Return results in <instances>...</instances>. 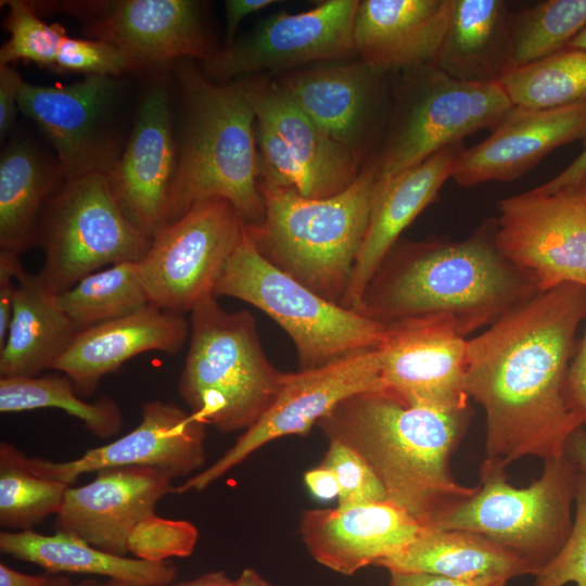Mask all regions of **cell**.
I'll return each mask as SVG.
<instances>
[{
    "label": "cell",
    "instance_id": "7c38bea8",
    "mask_svg": "<svg viewBox=\"0 0 586 586\" xmlns=\"http://www.w3.org/2000/svg\"><path fill=\"white\" fill-rule=\"evenodd\" d=\"M359 0H328L300 12L270 15L206 60L202 73L217 84L271 76L309 64L357 56L354 20Z\"/></svg>",
    "mask_w": 586,
    "mask_h": 586
},
{
    "label": "cell",
    "instance_id": "11a10c76",
    "mask_svg": "<svg viewBox=\"0 0 586 586\" xmlns=\"http://www.w3.org/2000/svg\"><path fill=\"white\" fill-rule=\"evenodd\" d=\"M76 586H143V585L125 582L120 579L107 578V581L105 582H99L97 579H86L76 584Z\"/></svg>",
    "mask_w": 586,
    "mask_h": 586
},
{
    "label": "cell",
    "instance_id": "9a60e30c",
    "mask_svg": "<svg viewBox=\"0 0 586 586\" xmlns=\"http://www.w3.org/2000/svg\"><path fill=\"white\" fill-rule=\"evenodd\" d=\"M122 91L115 77L85 76L66 86L24 81L18 110L47 136L64 180L114 168L124 150L116 116Z\"/></svg>",
    "mask_w": 586,
    "mask_h": 586
},
{
    "label": "cell",
    "instance_id": "7dc6e473",
    "mask_svg": "<svg viewBox=\"0 0 586 586\" xmlns=\"http://www.w3.org/2000/svg\"><path fill=\"white\" fill-rule=\"evenodd\" d=\"M586 177V137L581 154L561 173L546 183L534 188L538 192L555 193L577 188Z\"/></svg>",
    "mask_w": 586,
    "mask_h": 586
},
{
    "label": "cell",
    "instance_id": "6f0895ef",
    "mask_svg": "<svg viewBox=\"0 0 586 586\" xmlns=\"http://www.w3.org/2000/svg\"><path fill=\"white\" fill-rule=\"evenodd\" d=\"M47 586H76V585L73 584L67 577L58 575V576H50V579Z\"/></svg>",
    "mask_w": 586,
    "mask_h": 586
},
{
    "label": "cell",
    "instance_id": "681fc988",
    "mask_svg": "<svg viewBox=\"0 0 586 586\" xmlns=\"http://www.w3.org/2000/svg\"><path fill=\"white\" fill-rule=\"evenodd\" d=\"M304 482L309 492L318 499L331 500L339 495L334 473L320 464L304 474Z\"/></svg>",
    "mask_w": 586,
    "mask_h": 586
},
{
    "label": "cell",
    "instance_id": "d6986e66",
    "mask_svg": "<svg viewBox=\"0 0 586 586\" xmlns=\"http://www.w3.org/2000/svg\"><path fill=\"white\" fill-rule=\"evenodd\" d=\"M177 158L169 91L157 79L143 93L124 150L106 175L126 217L150 239L167 222Z\"/></svg>",
    "mask_w": 586,
    "mask_h": 586
},
{
    "label": "cell",
    "instance_id": "680465c9",
    "mask_svg": "<svg viewBox=\"0 0 586 586\" xmlns=\"http://www.w3.org/2000/svg\"><path fill=\"white\" fill-rule=\"evenodd\" d=\"M578 188L581 189L584 198H585V201H586V177L585 179L582 181V183L578 186Z\"/></svg>",
    "mask_w": 586,
    "mask_h": 586
},
{
    "label": "cell",
    "instance_id": "484cf974",
    "mask_svg": "<svg viewBox=\"0 0 586 586\" xmlns=\"http://www.w3.org/2000/svg\"><path fill=\"white\" fill-rule=\"evenodd\" d=\"M451 0H362L354 20L359 60L384 74L433 65Z\"/></svg>",
    "mask_w": 586,
    "mask_h": 586
},
{
    "label": "cell",
    "instance_id": "816d5d0a",
    "mask_svg": "<svg viewBox=\"0 0 586 586\" xmlns=\"http://www.w3.org/2000/svg\"><path fill=\"white\" fill-rule=\"evenodd\" d=\"M565 453L573 460L577 470L586 474V429L584 426H579L573 432Z\"/></svg>",
    "mask_w": 586,
    "mask_h": 586
},
{
    "label": "cell",
    "instance_id": "2e32d148",
    "mask_svg": "<svg viewBox=\"0 0 586 586\" xmlns=\"http://www.w3.org/2000/svg\"><path fill=\"white\" fill-rule=\"evenodd\" d=\"M381 391L379 348L317 369L290 372L278 398L259 421L212 466L174 486L171 494L201 492L271 441L307 434L345 398Z\"/></svg>",
    "mask_w": 586,
    "mask_h": 586
},
{
    "label": "cell",
    "instance_id": "ee69618b",
    "mask_svg": "<svg viewBox=\"0 0 586 586\" xmlns=\"http://www.w3.org/2000/svg\"><path fill=\"white\" fill-rule=\"evenodd\" d=\"M24 80L9 64H0V139L13 129L18 110V98Z\"/></svg>",
    "mask_w": 586,
    "mask_h": 586
},
{
    "label": "cell",
    "instance_id": "44dd1931",
    "mask_svg": "<svg viewBox=\"0 0 586 586\" xmlns=\"http://www.w3.org/2000/svg\"><path fill=\"white\" fill-rule=\"evenodd\" d=\"M382 73L362 61H335L284 73L277 81L330 137L361 160L382 120Z\"/></svg>",
    "mask_w": 586,
    "mask_h": 586
},
{
    "label": "cell",
    "instance_id": "60d3db41",
    "mask_svg": "<svg viewBox=\"0 0 586 586\" xmlns=\"http://www.w3.org/2000/svg\"><path fill=\"white\" fill-rule=\"evenodd\" d=\"M141 69L143 67L137 60L112 43L67 35L61 41L54 67L58 72L115 78Z\"/></svg>",
    "mask_w": 586,
    "mask_h": 586
},
{
    "label": "cell",
    "instance_id": "ffe728a7",
    "mask_svg": "<svg viewBox=\"0 0 586 586\" xmlns=\"http://www.w3.org/2000/svg\"><path fill=\"white\" fill-rule=\"evenodd\" d=\"M173 479L149 467L99 470L82 486H68L55 515V532L81 539L103 551L127 556L132 528L154 513L173 491Z\"/></svg>",
    "mask_w": 586,
    "mask_h": 586
},
{
    "label": "cell",
    "instance_id": "f6af8a7d",
    "mask_svg": "<svg viewBox=\"0 0 586 586\" xmlns=\"http://www.w3.org/2000/svg\"><path fill=\"white\" fill-rule=\"evenodd\" d=\"M566 397L572 410L586 424V323L583 337L566 375Z\"/></svg>",
    "mask_w": 586,
    "mask_h": 586
},
{
    "label": "cell",
    "instance_id": "5b68a950",
    "mask_svg": "<svg viewBox=\"0 0 586 586\" xmlns=\"http://www.w3.org/2000/svg\"><path fill=\"white\" fill-rule=\"evenodd\" d=\"M377 180L375 158L347 189L324 199L259 178L265 216L245 226L247 234L275 267L341 305L366 237Z\"/></svg>",
    "mask_w": 586,
    "mask_h": 586
},
{
    "label": "cell",
    "instance_id": "836d02e7",
    "mask_svg": "<svg viewBox=\"0 0 586 586\" xmlns=\"http://www.w3.org/2000/svg\"><path fill=\"white\" fill-rule=\"evenodd\" d=\"M56 302L79 330L124 317L151 304L138 262L118 263L92 272L56 294Z\"/></svg>",
    "mask_w": 586,
    "mask_h": 586
},
{
    "label": "cell",
    "instance_id": "d6a6232c",
    "mask_svg": "<svg viewBox=\"0 0 586 586\" xmlns=\"http://www.w3.org/2000/svg\"><path fill=\"white\" fill-rule=\"evenodd\" d=\"M58 408L82 422L100 438H109L122 430L123 415L109 396L89 403L80 398L66 375L44 374L33 378H0L2 413Z\"/></svg>",
    "mask_w": 586,
    "mask_h": 586
},
{
    "label": "cell",
    "instance_id": "3957f363",
    "mask_svg": "<svg viewBox=\"0 0 586 586\" xmlns=\"http://www.w3.org/2000/svg\"><path fill=\"white\" fill-rule=\"evenodd\" d=\"M467 421L468 410L410 407L381 391L345 398L317 426L329 442H340L362 456L388 502L430 527L476 489L456 482L449 468Z\"/></svg>",
    "mask_w": 586,
    "mask_h": 586
},
{
    "label": "cell",
    "instance_id": "52a82bcc",
    "mask_svg": "<svg viewBox=\"0 0 586 586\" xmlns=\"http://www.w3.org/2000/svg\"><path fill=\"white\" fill-rule=\"evenodd\" d=\"M213 293L246 302L275 320L295 345L298 371L377 349L384 339L385 326L321 297L269 263L246 227Z\"/></svg>",
    "mask_w": 586,
    "mask_h": 586
},
{
    "label": "cell",
    "instance_id": "7bdbcfd3",
    "mask_svg": "<svg viewBox=\"0 0 586 586\" xmlns=\"http://www.w3.org/2000/svg\"><path fill=\"white\" fill-rule=\"evenodd\" d=\"M21 267L20 255L0 250V349L8 337Z\"/></svg>",
    "mask_w": 586,
    "mask_h": 586
},
{
    "label": "cell",
    "instance_id": "7a4b0ae2",
    "mask_svg": "<svg viewBox=\"0 0 586 586\" xmlns=\"http://www.w3.org/2000/svg\"><path fill=\"white\" fill-rule=\"evenodd\" d=\"M487 225L461 241L397 242L356 311L383 326L420 317L448 319L464 337L538 293L497 250Z\"/></svg>",
    "mask_w": 586,
    "mask_h": 586
},
{
    "label": "cell",
    "instance_id": "d4e9b609",
    "mask_svg": "<svg viewBox=\"0 0 586 586\" xmlns=\"http://www.w3.org/2000/svg\"><path fill=\"white\" fill-rule=\"evenodd\" d=\"M463 150L462 142L449 145L413 167L377 180L366 237L341 306L356 311L379 265L451 178Z\"/></svg>",
    "mask_w": 586,
    "mask_h": 586
},
{
    "label": "cell",
    "instance_id": "e0dca14e",
    "mask_svg": "<svg viewBox=\"0 0 586 586\" xmlns=\"http://www.w3.org/2000/svg\"><path fill=\"white\" fill-rule=\"evenodd\" d=\"M379 351L384 392L410 407L468 410V340L448 319L420 317L386 324Z\"/></svg>",
    "mask_w": 586,
    "mask_h": 586
},
{
    "label": "cell",
    "instance_id": "4dcf8cb0",
    "mask_svg": "<svg viewBox=\"0 0 586 586\" xmlns=\"http://www.w3.org/2000/svg\"><path fill=\"white\" fill-rule=\"evenodd\" d=\"M0 551L54 574H94L143 586L168 585L177 575L176 566L167 561L113 555L59 532L44 535L33 530L2 531Z\"/></svg>",
    "mask_w": 586,
    "mask_h": 586
},
{
    "label": "cell",
    "instance_id": "4316f807",
    "mask_svg": "<svg viewBox=\"0 0 586 586\" xmlns=\"http://www.w3.org/2000/svg\"><path fill=\"white\" fill-rule=\"evenodd\" d=\"M237 82L255 118L269 126L310 175L317 199L347 189L361 171V158L321 129L271 76Z\"/></svg>",
    "mask_w": 586,
    "mask_h": 586
},
{
    "label": "cell",
    "instance_id": "f546056e",
    "mask_svg": "<svg viewBox=\"0 0 586 586\" xmlns=\"http://www.w3.org/2000/svg\"><path fill=\"white\" fill-rule=\"evenodd\" d=\"M377 566L388 572H419L459 579L536 575L525 559L476 533L425 527L399 552Z\"/></svg>",
    "mask_w": 586,
    "mask_h": 586
},
{
    "label": "cell",
    "instance_id": "8d00e7d4",
    "mask_svg": "<svg viewBox=\"0 0 586 586\" xmlns=\"http://www.w3.org/2000/svg\"><path fill=\"white\" fill-rule=\"evenodd\" d=\"M586 26V0H545L510 15V69L565 49Z\"/></svg>",
    "mask_w": 586,
    "mask_h": 586
},
{
    "label": "cell",
    "instance_id": "ac0fdd59",
    "mask_svg": "<svg viewBox=\"0 0 586 586\" xmlns=\"http://www.w3.org/2000/svg\"><path fill=\"white\" fill-rule=\"evenodd\" d=\"M139 424L122 437L66 461L27 458L38 476L72 485L80 475L115 467H149L173 480L189 476L206 461V424L174 403L143 404Z\"/></svg>",
    "mask_w": 586,
    "mask_h": 586
},
{
    "label": "cell",
    "instance_id": "cb8c5ba5",
    "mask_svg": "<svg viewBox=\"0 0 586 586\" xmlns=\"http://www.w3.org/2000/svg\"><path fill=\"white\" fill-rule=\"evenodd\" d=\"M190 336L184 315L150 304L132 314L80 330L55 361L79 396L95 392L101 380L130 358L158 351L179 353Z\"/></svg>",
    "mask_w": 586,
    "mask_h": 586
},
{
    "label": "cell",
    "instance_id": "74e56055",
    "mask_svg": "<svg viewBox=\"0 0 586 586\" xmlns=\"http://www.w3.org/2000/svg\"><path fill=\"white\" fill-rule=\"evenodd\" d=\"M1 3L8 8L4 28L10 37L0 49V64L25 61L54 69L65 29L59 24L43 22L29 1L7 0Z\"/></svg>",
    "mask_w": 586,
    "mask_h": 586
},
{
    "label": "cell",
    "instance_id": "83f0119b",
    "mask_svg": "<svg viewBox=\"0 0 586 586\" xmlns=\"http://www.w3.org/2000/svg\"><path fill=\"white\" fill-rule=\"evenodd\" d=\"M7 341L0 349L1 378H33L52 369L80 331L60 308L40 275L23 266Z\"/></svg>",
    "mask_w": 586,
    "mask_h": 586
},
{
    "label": "cell",
    "instance_id": "9c48e42d",
    "mask_svg": "<svg viewBox=\"0 0 586 586\" xmlns=\"http://www.w3.org/2000/svg\"><path fill=\"white\" fill-rule=\"evenodd\" d=\"M151 241L126 217L106 175L67 179L40 217L37 242L44 264L39 275L59 294L104 266L140 260Z\"/></svg>",
    "mask_w": 586,
    "mask_h": 586
},
{
    "label": "cell",
    "instance_id": "ab89813d",
    "mask_svg": "<svg viewBox=\"0 0 586 586\" xmlns=\"http://www.w3.org/2000/svg\"><path fill=\"white\" fill-rule=\"evenodd\" d=\"M320 466L330 469L336 477L339 507L387 501L385 489L375 473L353 448L330 441Z\"/></svg>",
    "mask_w": 586,
    "mask_h": 586
},
{
    "label": "cell",
    "instance_id": "1f68e13d",
    "mask_svg": "<svg viewBox=\"0 0 586 586\" xmlns=\"http://www.w3.org/2000/svg\"><path fill=\"white\" fill-rule=\"evenodd\" d=\"M64 180L58 161L25 140L10 142L0 157V250L21 255L37 242L43 208Z\"/></svg>",
    "mask_w": 586,
    "mask_h": 586
},
{
    "label": "cell",
    "instance_id": "bcb514c9",
    "mask_svg": "<svg viewBox=\"0 0 586 586\" xmlns=\"http://www.w3.org/2000/svg\"><path fill=\"white\" fill-rule=\"evenodd\" d=\"M508 581L502 576L459 579L419 572H390V586H506Z\"/></svg>",
    "mask_w": 586,
    "mask_h": 586
},
{
    "label": "cell",
    "instance_id": "7402d4cb",
    "mask_svg": "<svg viewBox=\"0 0 586 586\" xmlns=\"http://www.w3.org/2000/svg\"><path fill=\"white\" fill-rule=\"evenodd\" d=\"M425 527L384 501L302 512L298 532L310 557L343 575L375 565L413 542Z\"/></svg>",
    "mask_w": 586,
    "mask_h": 586
},
{
    "label": "cell",
    "instance_id": "6da1fadb",
    "mask_svg": "<svg viewBox=\"0 0 586 586\" xmlns=\"http://www.w3.org/2000/svg\"><path fill=\"white\" fill-rule=\"evenodd\" d=\"M586 285L564 283L521 302L468 340L466 390L485 413L487 460L507 468L565 455L583 426L566 397Z\"/></svg>",
    "mask_w": 586,
    "mask_h": 586
},
{
    "label": "cell",
    "instance_id": "c3c4849f",
    "mask_svg": "<svg viewBox=\"0 0 586 586\" xmlns=\"http://www.w3.org/2000/svg\"><path fill=\"white\" fill-rule=\"evenodd\" d=\"M279 1L276 0H226L225 13H226V46L234 41V36L241 22Z\"/></svg>",
    "mask_w": 586,
    "mask_h": 586
},
{
    "label": "cell",
    "instance_id": "f35d334b",
    "mask_svg": "<svg viewBox=\"0 0 586 586\" xmlns=\"http://www.w3.org/2000/svg\"><path fill=\"white\" fill-rule=\"evenodd\" d=\"M199 539L196 526L186 520H171L154 513L141 520L130 532L128 551L135 558L165 562L173 557L187 558Z\"/></svg>",
    "mask_w": 586,
    "mask_h": 586
},
{
    "label": "cell",
    "instance_id": "603a6c76",
    "mask_svg": "<svg viewBox=\"0 0 586 586\" xmlns=\"http://www.w3.org/2000/svg\"><path fill=\"white\" fill-rule=\"evenodd\" d=\"M586 137V104L552 110L512 109L479 144L464 149L451 178L463 188L512 181L553 150Z\"/></svg>",
    "mask_w": 586,
    "mask_h": 586
},
{
    "label": "cell",
    "instance_id": "4fadbf2b",
    "mask_svg": "<svg viewBox=\"0 0 586 586\" xmlns=\"http://www.w3.org/2000/svg\"><path fill=\"white\" fill-rule=\"evenodd\" d=\"M494 242L539 292L564 283L586 285V201L577 187L535 189L501 200Z\"/></svg>",
    "mask_w": 586,
    "mask_h": 586
},
{
    "label": "cell",
    "instance_id": "e575fe53",
    "mask_svg": "<svg viewBox=\"0 0 586 586\" xmlns=\"http://www.w3.org/2000/svg\"><path fill=\"white\" fill-rule=\"evenodd\" d=\"M514 106L552 110L586 104V51L565 48L498 80Z\"/></svg>",
    "mask_w": 586,
    "mask_h": 586
},
{
    "label": "cell",
    "instance_id": "b9f144b4",
    "mask_svg": "<svg viewBox=\"0 0 586 586\" xmlns=\"http://www.w3.org/2000/svg\"><path fill=\"white\" fill-rule=\"evenodd\" d=\"M586 586V474L578 471L575 515L569 538L536 575L534 586Z\"/></svg>",
    "mask_w": 586,
    "mask_h": 586
},
{
    "label": "cell",
    "instance_id": "d590c367",
    "mask_svg": "<svg viewBox=\"0 0 586 586\" xmlns=\"http://www.w3.org/2000/svg\"><path fill=\"white\" fill-rule=\"evenodd\" d=\"M15 445L0 443V526L4 531H30L60 511L68 486L38 476Z\"/></svg>",
    "mask_w": 586,
    "mask_h": 586
},
{
    "label": "cell",
    "instance_id": "30bf717a",
    "mask_svg": "<svg viewBox=\"0 0 586 586\" xmlns=\"http://www.w3.org/2000/svg\"><path fill=\"white\" fill-rule=\"evenodd\" d=\"M378 179L413 167L464 137L494 128L513 104L498 81L467 82L434 65L405 71Z\"/></svg>",
    "mask_w": 586,
    "mask_h": 586
},
{
    "label": "cell",
    "instance_id": "f1b7e54d",
    "mask_svg": "<svg viewBox=\"0 0 586 586\" xmlns=\"http://www.w3.org/2000/svg\"><path fill=\"white\" fill-rule=\"evenodd\" d=\"M510 15L501 0H451L433 65L461 81H498L510 69Z\"/></svg>",
    "mask_w": 586,
    "mask_h": 586
},
{
    "label": "cell",
    "instance_id": "f5cc1de1",
    "mask_svg": "<svg viewBox=\"0 0 586 586\" xmlns=\"http://www.w3.org/2000/svg\"><path fill=\"white\" fill-rule=\"evenodd\" d=\"M234 579H231L224 571H211L201 576L180 582L178 584H168L161 586H233Z\"/></svg>",
    "mask_w": 586,
    "mask_h": 586
},
{
    "label": "cell",
    "instance_id": "8fae6325",
    "mask_svg": "<svg viewBox=\"0 0 586 586\" xmlns=\"http://www.w3.org/2000/svg\"><path fill=\"white\" fill-rule=\"evenodd\" d=\"M244 232L239 212L221 198L201 201L165 225L138 260L150 303L175 314L190 313L213 293Z\"/></svg>",
    "mask_w": 586,
    "mask_h": 586
},
{
    "label": "cell",
    "instance_id": "ba28073f",
    "mask_svg": "<svg viewBox=\"0 0 586 586\" xmlns=\"http://www.w3.org/2000/svg\"><path fill=\"white\" fill-rule=\"evenodd\" d=\"M505 470L484 459L475 492L441 513L429 528L485 536L538 573L570 536L578 470L565 453L545 461L540 477L523 488L509 484Z\"/></svg>",
    "mask_w": 586,
    "mask_h": 586
},
{
    "label": "cell",
    "instance_id": "f907efd6",
    "mask_svg": "<svg viewBox=\"0 0 586 586\" xmlns=\"http://www.w3.org/2000/svg\"><path fill=\"white\" fill-rule=\"evenodd\" d=\"M50 576L30 575L0 563V586H47Z\"/></svg>",
    "mask_w": 586,
    "mask_h": 586
},
{
    "label": "cell",
    "instance_id": "5bb4252c",
    "mask_svg": "<svg viewBox=\"0 0 586 586\" xmlns=\"http://www.w3.org/2000/svg\"><path fill=\"white\" fill-rule=\"evenodd\" d=\"M39 13H64L86 35L129 53L143 68L217 51L205 27L203 3L193 0L29 1Z\"/></svg>",
    "mask_w": 586,
    "mask_h": 586
},
{
    "label": "cell",
    "instance_id": "db71d44e",
    "mask_svg": "<svg viewBox=\"0 0 586 586\" xmlns=\"http://www.w3.org/2000/svg\"><path fill=\"white\" fill-rule=\"evenodd\" d=\"M233 586H272L257 571L253 569H244L239 577L234 579Z\"/></svg>",
    "mask_w": 586,
    "mask_h": 586
},
{
    "label": "cell",
    "instance_id": "277c9868",
    "mask_svg": "<svg viewBox=\"0 0 586 586\" xmlns=\"http://www.w3.org/2000/svg\"><path fill=\"white\" fill-rule=\"evenodd\" d=\"M170 67L179 85L182 125L166 225L212 198L229 201L245 226L258 225L265 204L251 104L237 82L209 80L193 60Z\"/></svg>",
    "mask_w": 586,
    "mask_h": 586
},
{
    "label": "cell",
    "instance_id": "9f6ffc18",
    "mask_svg": "<svg viewBox=\"0 0 586 586\" xmlns=\"http://www.w3.org/2000/svg\"><path fill=\"white\" fill-rule=\"evenodd\" d=\"M566 48L586 51V26L569 42Z\"/></svg>",
    "mask_w": 586,
    "mask_h": 586
},
{
    "label": "cell",
    "instance_id": "8992f818",
    "mask_svg": "<svg viewBox=\"0 0 586 586\" xmlns=\"http://www.w3.org/2000/svg\"><path fill=\"white\" fill-rule=\"evenodd\" d=\"M190 314L178 392L206 425L224 434L245 432L276 402L290 372L270 362L249 310L227 311L211 293Z\"/></svg>",
    "mask_w": 586,
    "mask_h": 586
}]
</instances>
